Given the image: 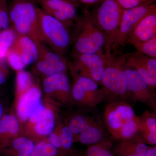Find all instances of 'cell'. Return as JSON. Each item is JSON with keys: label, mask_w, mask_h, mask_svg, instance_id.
Returning <instances> with one entry per match:
<instances>
[{"label": "cell", "mask_w": 156, "mask_h": 156, "mask_svg": "<svg viewBox=\"0 0 156 156\" xmlns=\"http://www.w3.org/2000/svg\"><path fill=\"white\" fill-rule=\"evenodd\" d=\"M96 5L91 14L96 25L106 38L105 53H109L112 51L124 9L116 0H101Z\"/></svg>", "instance_id": "5"}, {"label": "cell", "mask_w": 156, "mask_h": 156, "mask_svg": "<svg viewBox=\"0 0 156 156\" xmlns=\"http://www.w3.org/2000/svg\"><path fill=\"white\" fill-rule=\"evenodd\" d=\"M20 129V122L17 116L12 114L3 115L0 119V152L19 136Z\"/></svg>", "instance_id": "17"}, {"label": "cell", "mask_w": 156, "mask_h": 156, "mask_svg": "<svg viewBox=\"0 0 156 156\" xmlns=\"http://www.w3.org/2000/svg\"><path fill=\"white\" fill-rule=\"evenodd\" d=\"M17 35L11 27L0 32V62H5L8 51L16 41Z\"/></svg>", "instance_id": "21"}, {"label": "cell", "mask_w": 156, "mask_h": 156, "mask_svg": "<svg viewBox=\"0 0 156 156\" xmlns=\"http://www.w3.org/2000/svg\"><path fill=\"white\" fill-rule=\"evenodd\" d=\"M67 156H80L78 155H71Z\"/></svg>", "instance_id": "42"}, {"label": "cell", "mask_w": 156, "mask_h": 156, "mask_svg": "<svg viewBox=\"0 0 156 156\" xmlns=\"http://www.w3.org/2000/svg\"><path fill=\"white\" fill-rule=\"evenodd\" d=\"M42 42L57 54L64 56L71 45L70 30L62 23L37 8Z\"/></svg>", "instance_id": "4"}, {"label": "cell", "mask_w": 156, "mask_h": 156, "mask_svg": "<svg viewBox=\"0 0 156 156\" xmlns=\"http://www.w3.org/2000/svg\"><path fill=\"white\" fill-rule=\"evenodd\" d=\"M9 70L5 64V62H0V85L7 80L9 75Z\"/></svg>", "instance_id": "37"}, {"label": "cell", "mask_w": 156, "mask_h": 156, "mask_svg": "<svg viewBox=\"0 0 156 156\" xmlns=\"http://www.w3.org/2000/svg\"><path fill=\"white\" fill-rule=\"evenodd\" d=\"M58 153L56 147L44 140L35 144L30 156H58Z\"/></svg>", "instance_id": "25"}, {"label": "cell", "mask_w": 156, "mask_h": 156, "mask_svg": "<svg viewBox=\"0 0 156 156\" xmlns=\"http://www.w3.org/2000/svg\"><path fill=\"white\" fill-rule=\"evenodd\" d=\"M90 121L85 116L77 115L71 119L67 126L69 127L74 135H78L89 124Z\"/></svg>", "instance_id": "28"}, {"label": "cell", "mask_w": 156, "mask_h": 156, "mask_svg": "<svg viewBox=\"0 0 156 156\" xmlns=\"http://www.w3.org/2000/svg\"><path fill=\"white\" fill-rule=\"evenodd\" d=\"M140 120L135 117L126 123L121 130L120 138L125 140L131 139L139 130Z\"/></svg>", "instance_id": "26"}, {"label": "cell", "mask_w": 156, "mask_h": 156, "mask_svg": "<svg viewBox=\"0 0 156 156\" xmlns=\"http://www.w3.org/2000/svg\"><path fill=\"white\" fill-rule=\"evenodd\" d=\"M60 1H66V2L75 3V4H78V5L79 4V3H78V1H77V0H60Z\"/></svg>", "instance_id": "41"}, {"label": "cell", "mask_w": 156, "mask_h": 156, "mask_svg": "<svg viewBox=\"0 0 156 156\" xmlns=\"http://www.w3.org/2000/svg\"><path fill=\"white\" fill-rule=\"evenodd\" d=\"M139 130H141L148 143L156 145V119L152 115H146L145 118L140 121Z\"/></svg>", "instance_id": "23"}, {"label": "cell", "mask_w": 156, "mask_h": 156, "mask_svg": "<svg viewBox=\"0 0 156 156\" xmlns=\"http://www.w3.org/2000/svg\"><path fill=\"white\" fill-rule=\"evenodd\" d=\"M127 66L134 69L154 90L156 86V58L145 56L138 51L126 53Z\"/></svg>", "instance_id": "12"}, {"label": "cell", "mask_w": 156, "mask_h": 156, "mask_svg": "<svg viewBox=\"0 0 156 156\" xmlns=\"http://www.w3.org/2000/svg\"><path fill=\"white\" fill-rule=\"evenodd\" d=\"M47 141L51 144L54 146L57 149H62L61 144H60V138H59V133L56 131H53L48 136Z\"/></svg>", "instance_id": "36"}, {"label": "cell", "mask_w": 156, "mask_h": 156, "mask_svg": "<svg viewBox=\"0 0 156 156\" xmlns=\"http://www.w3.org/2000/svg\"><path fill=\"white\" fill-rule=\"evenodd\" d=\"M36 0H9L8 10L11 27L17 34L42 42Z\"/></svg>", "instance_id": "2"}, {"label": "cell", "mask_w": 156, "mask_h": 156, "mask_svg": "<svg viewBox=\"0 0 156 156\" xmlns=\"http://www.w3.org/2000/svg\"><path fill=\"white\" fill-rule=\"evenodd\" d=\"M127 89L129 95L140 101H145L152 96V90L144 79L134 69L127 66L124 68Z\"/></svg>", "instance_id": "16"}, {"label": "cell", "mask_w": 156, "mask_h": 156, "mask_svg": "<svg viewBox=\"0 0 156 156\" xmlns=\"http://www.w3.org/2000/svg\"><path fill=\"white\" fill-rule=\"evenodd\" d=\"M6 59L11 68L17 72L23 70L26 67L19 53L13 47L8 51Z\"/></svg>", "instance_id": "29"}, {"label": "cell", "mask_w": 156, "mask_h": 156, "mask_svg": "<svg viewBox=\"0 0 156 156\" xmlns=\"http://www.w3.org/2000/svg\"><path fill=\"white\" fill-rule=\"evenodd\" d=\"M40 8L46 14L59 20L70 30H72L79 16V5L60 0H36Z\"/></svg>", "instance_id": "10"}, {"label": "cell", "mask_w": 156, "mask_h": 156, "mask_svg": "<svg viewBox=\"0 0 156 156\" xmlns=\"http://www.w3.org/2000/svg\"><path fill=\"white\" fill-rule=\"evenodd\" d=\"M71 89V97L77 104L93 107L99 103L104 95L95 81L86 77L77 76Z\"/></svg>", "instance_id": "9"}, {"label": "cell", "mask_w": 156, "mask_h": 156, "mask_svg": "<svg viewBox=\"0 0 156 156\" xmlns=\"http://www.w3.org/2000/svg\"><path fill=\"white\" fill-rule=\"evenodd\" d=\"M145 156H156V146L148 148L146 154Z\"/></svg>", "instance_id": "39"}, {"label": "cell", "mask_w": 156, "mask_h": 156, "mask_svg": "<svg viewBox=\"0 0 156 156\" xmlns=\"http://www.w3.org/2000/svg\"><path fill=\"white\" fill-rule=\"evenodd\" d=\"M5 114V108L2 102H0V119Z\"/></svg>", "instance_id": "40"}, {"label": "cell", "mask_w": 156, "mask_h": 156, "mask_svg": "<svg viewBox=\"0 0 156 156\" xmlns=\"http://www.w3.org/2000/svg\"><path fill=\"white\" fill-rule=\"evenodd\" d=\"M42 92L38 84L35 83L18 98L17 117L20 122H27L33 112L42 103Z\"/></svg>", "instance_id": "14"}, {"label": "cell", "mask_w": 156, "mask_h": 156, "mask_svg": "<svg viewBox=\"0 0 156 156\" xmlns=\"http://www.w3.org/2000/svg\"><path fill=\"white\" fill-rule=\"evenodd\" d=\"M2 30V29L1 28V27H0V32H1Z\"/></svg>", "instance_id": "43"}, {"label": "cell", "mask_w": 156, "mask_h": 156, "mask_svg": "<svg viewBox=\"0 0 156 156\" xmlns=\"http://www.w3.org/2000/svg\"><path fill=\"white\" fill-rule=\"evenodd\" d=\"M71 32L72 53L105 54L106 38L96 25L91 12L78 17Z\"/></svg>", "instance_id": "1"}, {"label": "cell", "mask_w": 156, "mask_h": 156, "mask_svg": "<svg viewBox=\"0 0 156 156\" xmlns=\"http://www.w3.org/2000/svg\"><path fill=\"white\" fill-rule=\"evenodd\" d=\"M43 88L47 97L56 99L58 102H67L71 97V88L66 73L56 74L44 78Z\"/></svg>", "instance_id": "13"}, {"label": "cell", "mask_w": 156, "mask_h": 156, "mask_svg": "<svg viewBox=\"0 0 156 156\" xmlns=\"http://www.w3.org/2000/svg\"><path fill=\"white\" fill-rule=\"evenodd\" d=\"M78 136L79 141L82 144H94L102 139L103 133L99 127L90 122Z\"/></svg>", "instance_id": "20"}, {"label": "cell", "mask_w": 156, "mask_h": 156, "mask_svg": "<svg viewBox=\"0 0 156 156\" xmlns=\"http://www.w3.org/2000/svg\"><path fill=\"white\" fill-rule=\"evenodd\" d=\"M78 3H81L87 6H90L95 5L101 0H77Z\"/></svg>", "instance_id": "38"}, {"label": "cell", "mask_w": 156, "mask_h": 156, "mask_svg": "<svg viewBox=\"0 0 156 156\" xmlns=\"http://www.w3.org/2000/svg\"><path fill=\"white\" fill-rule=\"evenodd\" d=\"M156 36V10H155L138 23L128 36L126 44L133 46L148 41Z\"/></svg>", "instance_id": "15"}, {"label": "cell", "mask_w": 156, "mask_h": 156, "mask_svg": "<svg viewBox=\"0 0 156 156\" xmlns=\"http://www.w3.org/2000/svg\"><path fill=\"white\" fill-rule=\"evenodd\" d=\"M55 127V117L53 110L48 107L44 117L31 128L34 134L40 137L48 136L54 131Z\"/></svg>", "instance_id": "19"}, {"label": "cell", "mask_w": 156, "mask_h": 156, "mask_svg": "<svg viewBox=\"0 0 156 156\" xmlns=\"http://www.w3.org/2000/svg\"><path fill=\"white\" fill-rule=\"evenodd\" d=\"M47 108L48 107L45 105L42 102L37 107L30 115L28 121L27 122L28 123L29 128H31L34 125L42 119L44 115Z\"/></svg>", "instance_id": "31"}, {"label": "cell", "mask_w": 156, "mask_h": 156, "mask_svg": "<svg viewBox=\"0 0 156 156\" xmlns=\"http://www.w3.org/2000/svg\"><path fill=\"white\" fill-rule=\"evenodd\" d=\"M137 51L145 56L156 58V36L146 41L133 45Z\"/></svg>", "instance_id": "27"}, {"label": "cell", "mask_w": 156, "mask_h": 156, "mask_svg": "<svg viewBox=\"0 0 156 156\" xmlns=\"http://www.w3.org/2000/svg\"><path fill=\"white\" fill-rule=\"evenodd\" d=\"M127 141L122 143L119 148L120 156H145L148 147L142 142Z\"/></svg>", "instance_id": "22"}, {"label": "cell", "mask_w": 156, "mask_h": 156, "mask_svg": "<svg viewBox=\"0 0 156 156\" xmlns=\"http://www.w3.org/2000/svg\"><path fill=\"white\" fill-rule=\"evenodd\" d=\"M70 64L73 75L90 78L100 84L105 69V54L72 53Z\"/></svg>", "instance_id": "6"}, {"label": "cell", "mask_w": 156, "mask_h": 156, "mask_svg": "<svg viewBox=\"0 0 156 156\" xmlns=\"http://www.w3.org/2000/svg\"><path fill=\"white\" fill-rule=\"evenodd\" d=\"M124 10L156 3V0H116Z\"/></svg>", "instance_id": "33"}, {"label": "cell", "mask_w": 156, "mask_h": 156, "mask_svg": "<svg viewBox=\"0 0 156 156\" xmlns=\"http://www.w3.org/2000/svg\"><path fill=\"white\" fill-rule=\"evenodd\" d=\"M34 145L33 140L29 138L21 148L13 153L4 156H30Z\"/></svg>", "instance_id": "34"}, {"label": "cell", "mask_w": 156, "mask_h": 156, "mask_svg": "<svg viewBox=\"0 0 156 156\" xmlns=\"http://www.w3.org/2000/svg\"><path fill=\"white\" fill-rule=\"evenodd\" d=\"M37 46L38 58L33 67L35 74L44 78L56 74L66 73L68 64L64 56L49 49L42 42Z\"/></svg>", "instance_id": "8"}, {"label": "cell", "mask_w": 156, "mask_h": 156, "mask_svg": "<svg viewBox=\"0 0 156 156\" xmlns=\"http://www.w3.org/2000/svg\"><path fill=\"white\" fill-rule=\"evenodd\" d=\"M13 47L19 53L26 66L34 64L37 60L39 56L37 45L30 37L17 34Z\"/></svg>", "instance_id": "18"}, {"label": "cell", "mask_w": 156, "mask_h": 156, "mask_svg": "<svg viewBox=\"0 0 156 156\" xmlns=\"http://www.w3.org/2000/svg\"><path fill=\"white\" fill-rule=\"evenodd\" d=\"M156 10V3L124 10L119 30L113 41L112 51L126 44V41L138 23L148 14Z\"/></svg>", "instance_id": "7"}, {"label": "cell", "mask_w": 156, "mask_h": 156, "mask_svg": "<svg viewBox=\"0 0 156 156\" xmlns=\"http://www.w3.org/2000/svg\"><path fill=\"white\" fill-rule=\"evenodd\" d=\"M34 83L32 75L28 71L22 70L17 71L16 77V95L17 99L30 88Z\"/></svg>", "instance_id": "24"}, {"label": "cell", "mask_w": 156, "mask_h": 156, "mask_svg": "<svg viewBox=\"0 0 156 156\" xmlns=\"http://www.w3.org/2000/svg\"><path fill=\"white\" fill-rule=\"evenodd\" d=\"M61 148L65 150L71 149L73 143L74 135L68 126H65L62 128L59 133Z\"/></svg>", "instance_id": "30"}, {"label": "cell", "mask_w": 156, "mask_h": 156, "mask_svg": "<svg viewBox=\"0 0 156 156\" xmlns=\"http://www.w3.org/2000/svg\"><path fill=\"white\" fill-rule=\"evenodd\" d=\"M105 53L106 62L101 85L104 96L111 95L115 97H125L129 95L124 68L125 54L114 50Z\"/></svg>", "instance_id": "3"}, {"label": "cell", "mask_w": 156, "mask_h": 156, "mask_svg": "<svg viewBox=\"0 0 156 156\" xmlns=\"http://www.w3.org/2000/svg\"><path fill=\"white\" fill-rule=\"evenodd\" d=\"M0 27L2 30L11 27L7 0H0Z\"/></svg>", "instance_id": "32"}, {"label": "cell", "mask_w": 156, "mask_h": 156, "mask_svg": "<svg viewBox=\"0 0 156 156\" xmlns=\"http://www.w3.org/2000/svg\"><path fill=\"white\" fill-rule=\"evenodd\" d=\"M86 156H113L111 152L106 148L99 145L92 146L88 149Z\"/></svg>", "instance_id": "35"}, {"label": "cell", "mask_w": 156, "mask_h": 156, "mask_svg": "<svg viewBox=\"0 0 156 156\" xmlns=\"http://www.w3.org/2000/svg\"><path fill=\"white\" fill-rule=\"evenodd\" d=\"M134 109L128 104L117 101L107 107L105 119L108 131L113 136L120 138L123 126L136 117Z\"/></svg>", "instance_id": "11"}]
</instances>
